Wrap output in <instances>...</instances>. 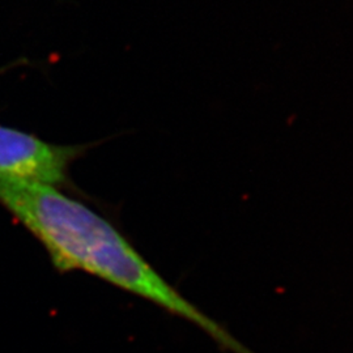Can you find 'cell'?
I'll list each match as a JSON object with an SVG mask.
<instances>
[{
  "label": "cell",
  "mask_w": 353,
  "mask_h": 353,
  "mask_svg": "<svg viewBox=\"0 0 353 353\" xmlns=\"http://www.w3.org/2000/svg\"><path fill=\"white\" fill-rule=\"evenodd\" d=\"M0 205L28 229L59 272L83 271L202 328L221 348L250 353L170 285L112 223L57 188L0 176Z\"/></svg>",
  "instance_id": "6da1fadb"
},
{
  "label": "cell",
  "mask_w": 353,
  "mask_h": 353,
  "mask_svg": "<svg viewBox=\"0 0 353 353\" xmlns=\"http://www.w3.org/2000/svg\"><path fill=\"white\" fill-rule=\"evenodd\" d=\"M88 145H58L11 127L0 126V176L46 186H63L70 166Z\"/></svg>",
  "instance_id": "7a4b0ae2"
},
{
  "label": "cell",
  "mask_w": 353,
  "mask_h": 353,
  "mask_svg": "<svg viewBox=\"0 0 353 353\" xmlns=\"http://www.w3.org/2000/svg\"><path fill=\"white\" fill-rule=\"evenodd\" d=\"M20 63H24V61H19V62H14V63L11 64L10 67H14V65H19V64ZM10 67H0V74L6 72V71H7V68H10Z\"/></svg>",
  "instance_id": "3957f363"
}]
</instances>
